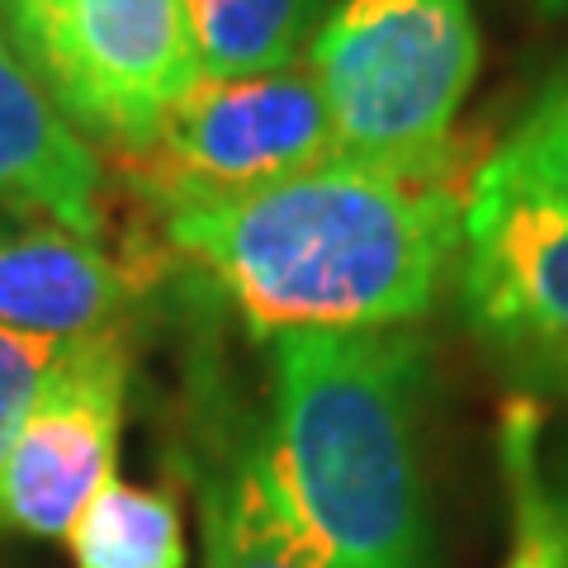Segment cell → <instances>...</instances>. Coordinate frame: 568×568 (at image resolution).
Segmentation results:
<instances>
[{
    "mask_svg": "<svg viewBox=\"0 0 568 568\" xmlns=\"http://www.w3.org/2000/svg\"><path fill=\"white\" fill-rule=\"evenodd\" d=\"M474 175L332 156L290 181L166 213V246L219 280L261 336L398 332L436 308Z\"/></svg>",
    "mask_w": 568,
    "mask_h": 568,
    "instance_id": "6da1fadb",
    "label": "cell"
},
{
    "mask_svg": "<svg viewBox=\"0 0 568 568\" xmlns=\"http://www.w3.org/2000/svg\"><path fill=\"white\" fill-rule=\"evenodd\" d=\"M417 403V336H275V417L252 459L323 568H432Z\"/></svg>",
    "mask_w": 568,
    "mask_h": 568,
    "instance_id": "7a4b0ae2",
    "label": "cell"
},
{
    "mask_svg": "<svg viewBox=\"0 0 568 568\" xmlns=\"http://www.w3.org/2000/svg\"><path fill=\"white\" fill-rule=\"evenodd\" d=\"M304 62L323 91L336 152L432 166L459 152L450 133L484 43L469 0H336Z\"/></svg>",
    "mask_w": 568,
    "mask_h": 568,
    "instance_id": "3957f363",
    "label": "cell"
},
{
    "mask_svg": "<svg viewBox=\"0 0 568 568\" xmlns=\"http://www.w3.org/2000/svg\"><path fill=\"white\" fill-rule=\"evenodd\" d=\"M0 33L85 142L133 156L200 85L181 0H0Z\"/></svg>",
    "mask_w": 568,
    "mask_h": 568,
    "instance_id": "277c9868",
    "label": "cell"
},
{
    "mask_svg": "<svg viewBox=\"0 0 568 568\" xmlns=\"http://www.w3.org/2000/svg\"><path fill=\"white\" fill-rule=\"evenodd\" d=\"M332 156L342 152L323 91L308 67H290L271 77L200 81L162 119L148 148L119 156L114 171L166 219L190 204L290 181Z\"/></svg>",
    "mask_w": 568,
    "mask_h": 568,
    "instance_id": "5b68a950",
    "label": "cell"
},
{
    "mask_svg": "<svg viewBox=\"0 0 568 568\" xmlns=\"http://www.w3.org/2000/svg\"><path fill=\"white\" fill-rule=\"evenodd\" d=\"M129 375L133 355L114 327L58 346L0 459V536L62 540L95 493L114 484Z\"/></svg>",
    "mask_w": 568,
    "mask_h": 568,
    "instance_id": "8992f818",
    "label": "cell"
},
{
    "mask_svg": "<svg viewBox=\"0 0 568 568\" xmlns=\"http://www.w3.org/2000/svg\"><path fill=\"white\" fill-rule=\"evenodd\" d=\"M459 308L511 375L568 388V213L474 181Z\"/></svg>",
    "mask_w": 568,
    "mask_h": 568,
    "instance_id": "52a82bcc",
    "label": "cell"
},
{
    "mask_svg": "<svg viewBox=\"0 0 568 568\" xmlns=\"http://www.w3.org/2000/svg\"><path fill=\"white\" fill-rule=\"evenodd\" d=\"M166 252L133 242L110 256L100 242L33 223L0 233V327L71 342L110 332L162 280Z\"/></svg>",
    "mask_w": 568,
    "mask_h": 568,
    "instance_id": "ba28073f",
    "label": "cell"
},
{
    "mask_svg": "<svg viewBox=\"0 0 568 568\" xmlns=\"http://www.w3.org/2000/svg\"><path fill=\"white\" fill-rule=\"evenodd\" d=\"M0 204L43 213L52 227L100 242L110 233V171L48 100L39 77L0 33Z\"/></svg>",
    "mask_w": 568,
    "mask_h": 568,
    "instance_id": "9c48e42d",
    "label": "cell"
},
{
    "mask_svg": "<svg viewBox=\"0 0 568 568\" xmlns=\"http://www.w3.org/2000/svg\"><path fill=\"white\" fill-rule=\"evenodd\" d=\"M200 81L271 77L308 58L323 0H181Z\"/></svg>",
    "mask_w": 568,
    "mask_h": 568,
    "instance_id": "30bf717a",
    "label": "cell"
},
{
    "mask_svg": "<svg viewBox=\"0 0 568 568\" xmlns=\"http://www.w3.org/2000/svg\"><path fill=\"white\" fill-rule=\"evenodd\" d=\"M200 568H323L290 526L252 455L233 469H200Z\"/></svg>",
    "mask_w": 568,
    "mask_h": 568,
    "instance_id": "8fae6325",
    "label": "cell"
},
{
    "mask_svg": "<svg viewBox=\"0 0 568 568\" xmlns=\"http://www.w3.org/2000/svg\"><path fill=\"white\" fill-rule=\"evenodd\" d=\"M77 568H185V517L171 488L104 484L67 530Z\"/></svg>",
    "mask_w": 568,
    "mask_h": 568,
    "instance_id": "7c38bea8",
    "label": "cell"
},
{
    "mask_svg": "<svg viewBox=\"0 0 568 568\" xmlns=\"http://www.w3.org/2000/svg\"><path fill=\"white\" fill-rule=\"evenodd\" d=\"M474 181L568 213V77H559L507 133Z\"/></svg>",
    "mask_w": 568,
    "mask_h": 568,
    "instance_id": "4fadbf2b",
    "label": "cell"
},
{
    "mask_svg": "<svg viewBox=\"0 0 568 568\" xmlns=\"http://www.w3.org/2000/svg\"><path fill=\"white\" fill-rule=\"evenodd\" d=\"M540 417L511 407L503 422V465L511 478V555L503 568H568V511L545 493L536 465Z\"/></svg>",
    "mask_w": 568,
    "mask_h": 568,
    "instance_id": "5bb4252c",
    "label": "cell"
},
{
    "mask_svg": "<svg viewBox=\"0 0 568 568\" xmlns=\"http://www.w3.org/2000/svg\"><path fill=\"white\" fill-rule=\"evenodd\" d=\"M58 346L62 342H48V336H24V332L0 327V459H6L14 432H20L43 375L58 361Z\"/></svg>",
    "mask_w": 568,
    "mask_h": 568,
    "instance_id": "9a60e30c",
    "label": "cell"
},
{
    "mask_svg": "<svg viewBox=\"0 0 568 568\" xmlns=\"http://www.w3.org/2000/svg\"><path fill=\"white\" fill-rule=\"evenodd\" d=\"M545 14H555V20H568V0H536Z\"/></svg>",
    "mask_w": 568,
    "mask_h": 568,
    "instance_id": "2e32d148",
    "label": "cell"
},
{
    "mask_svg": "<svg viewBox=\"0 0 568 568\" xmlns=\"http://www.w3.org/2000/svg\"><path fill=\"white\" fill-rule=\"evenodd\" d=\"M24 219H20V213H10L6 204H0V233H10V227H20Z\"/></svg>",
    "mask_w": 568,
    "mask_h": 568,
    "instance_id": "e0dca14e",
    "label": "cell"
},
{
    "mask_svg": "<svg viewBox=\"0 0 568 568\" xmlns=\"http://www.w3.org/2000/svg\"><path fill=\"white\" fill-rule=\"evenodd\" d=\"M564 511H568V507H564Z\"/></svg>",
    "mask_w": 568,
    "mask_h": 568,
    "instance_id": "ac0fdd59",
    "label": "cell"
}]
</instances>
